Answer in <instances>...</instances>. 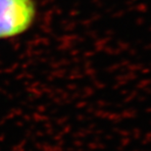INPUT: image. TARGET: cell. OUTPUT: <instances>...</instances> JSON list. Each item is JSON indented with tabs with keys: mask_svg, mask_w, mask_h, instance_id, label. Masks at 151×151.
Wrapping results in <instances>:
<instances>
[{
	"mask_svg": "<svg viewBox=\"0 0 151 151\" xmlns=\"http://www.w3.org/2000/svg\"><path fill=\"white\" fill-rule=\"evenodd\" d=\"M37 15L35 0H0V40L26 32Z\"/></svg>",
	"mask_w": 151,
	"mask_h": 151,
	"instance_id": "1",
	"label": "cell"
}]
</instances>
